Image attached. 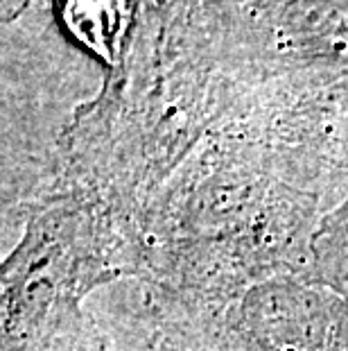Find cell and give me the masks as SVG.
<instances>
[{"label":"cell","mask_w":348,"mask_h":351,"mask_svg":"<svg viewBox=\"0 0 348 351\" xmlns=\"http://www.w3.org/2000/svg\"><path fill=\"white\" fill-rule=\"evenodd\" d=\"M102 274L81 206L32 218L3 265V351H98L79 302Z\"/></svg>","instance_id":"1"},{"label":"cell","mask_w":348,"mask_h":351,"mask_svg":"<svg viewBox=\"0 0 348 351\" xmlns=\"http://www.w3.org/2000/svg\"><path fill=\"white\" fill-rule=\"evenodd\" d=\"M66 29L105 62L120 57L129 27V0H59Z\"/></svg>","instance_id":"2"}]
</instances>
